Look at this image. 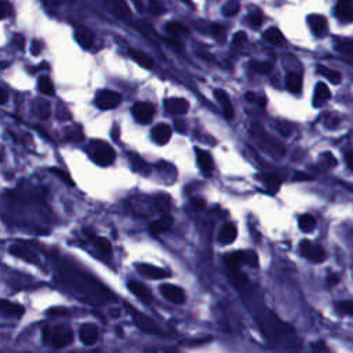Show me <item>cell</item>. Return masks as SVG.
<instances>
[{
  "label": "cell",
  "mask_w": 353,
  "mask_h": 353,
  "mask_svg": "<svg viewBox=\"0 0 353 353\" xmlns=\"http://www.w3.org/2000/svg\"><path fill=\"white\" fill-rule=\"evenodd\" d=\"M47 313L48 314H54V316H66V314H69V311L65 309V308H53Z\"/></svg>",
  "instance_id": "obj_46"
},
{
  "label": "cell",
  "mask_w": 353,
  "mask_h": 353,
  "mask_svg": "<svg viewBox=\"0 0 353 353\" xmlns=\"http://www.w3.org/2000/svg\"><path fill=\"white\" fill-rule=\"evenodd\" d=\"M75 38L81 47L90 48L94 44V33L87 28H78V31L75 33Z\"/></svg>",
  "instance_id": "obj_21"
},
{
  "label": "cell",
  "mask_w": 353,
  "mask_h": 353,
  "mask_svg": "<svg viewBox=\"0 0 353 353\" xmlns=\"http://www.w3.org/2000/svg\"><path fill=\"white\" fill-rule=\"evenodd\" d=\"M196 157H197V164L201 169L203 173L210 174L213 169H214V163H213V157L207 151L200 149V148H196Z\"/></svg>",
  "instance_id": "obj_17"
},
{
  "label": "cell",
  "mask_w": 353,
  "mask_h": 353,
  "mask_svg": "<svg viewBox=\"0 0 353 353\" xmlns=\"http://www.w3.org/2000/svg\"><path fill=\"white\" fill-rule=\"evenodd\" d=\"M160 294L171 304L181 305L185 302V291L176 284H161Z\"/></svg>",
  "instance_id": "obj_7"
},
{
  "label": "cell",
  "mask_w": 353,
  "mask_h": 353,
  "mask_svg": "<svg viewBox=\"0 0 353 353\" xmlns=\"http://www.w3.org/2000/svg\"><path fill=\"white\" fill-rule=\"evenodd\" d=\"M121 96L112 90H101L96 96V105L99 109H113L120 104Z\"/></svg>",
  "instance_id": "obj_4"
},
{
  "label": "cell",
  "mask_w": 353,
  "mask_h": 353,
  "mask_svg": "<svg viewBox=\"0 0 353 353\" xmlns=\"http://www.w3.org/2000/svg\"><path fill=\"white\" fill-rule=\"evenodd\" d=\"M98 329H97L94 324H84L81 326L80 331H79V337L80 341L84 345H93L96 344L97 339H98Z\"/></svg>",
  "instance_id": "obj_15"
},
{
  "label": "cell",
  "mask_w": 353,
  "mask_h": 353,
  "mask_svg": "<svg viewBox=\"0 0 353 353\" xmlns=\"http://www.w3.org/2000/svg\"><path fill=\"white\" fill-rule=\"evenodd\" d=\"M88 151H90L91 157L99 166H109L115 161V157H116V153L112 149V146H109L104 141H93L90 144Z\"/></svg>",
  "instance_id": "obj_1"
},
{
  "label": "cell",
  "mask_w": 353,
  "mask_h": 353,
  "mask_svg": "<svg viewBox=\"0 0 353 353\" xmlns=\"http://www.w3.org/2000/svg\"><path fill=\"white\" fill-rule=\"evenodd\" d=\"M171 225H173V217L170 214H164L163 217L153 221L152 224L149 225V231L152 235H159V233L169 231Z\"/></svg>",
  "instance_id": "obj_18"
},
{
  "label": "cell",
  "mask_w": 353,
  "mask_h": 353,
  "mask_svg": "<svg viewBox=\"0 0 353 353\" xmlns=\"http://www.w3.org/2000/svg\"><path fill=\"white\" fill-rule=\"evenodd\" d=\"M246 99L247 101H250V102H255V96H254V93H251V91H249V93H246Z\"/></svg>",
  "instance_id": "obj_54"
},
{
  "label": "cell",
  "mask_w": 353,
  "mask_h": 353,
  "mask_svg": "<svg viewBox=\"0 0 353 353\" xmlns=\"http://www.w3.org/2000/svg\"><path fill=\"white\" fill-rule=\"evenodd\" d=\"M335 48H337L338 51H341V53H345V54H353V41H351V40L338 41Z\"/></svg>",
  "instance_id": "obj_38"
},
{
  "label": "cell",
  "mask_w": 353,
  "mask_h": 353,
  "mask_svg": "<svg viewBox=\"0 0 353 353\" xmlns=\"http://www.w3.org/2000/svg\"><path fill=\"white\" fill-rule=\"evenodd\" d=\"M299 253L302 257L314 264H320L327 258V254L320 244H314L309 240H302L299 243Z\"/></svg>",
  "instance_id": "obj_2"
},
{
  "label": "cell",
  "mask_w": 353,
  "mask_h": 353,
  "mask_svg": "<svg viewBox=\"0 0 353 353\" xmlns=\"http://www.w3.org/2000/svg\"><path fill=\"white\" fill-rule=\"evenodd\" d=\"M41 339H43V344L44 345H50V341H51V327H44L43 333H41Z\"/></svg>",
  "instance_id": "obj_45"
},
{
  "label": "cell",
  "mask_w": 353,
  "mask_h": 353,
  "mask_svg": "<svg viewBox=\"0 0 353 353\" xmlns=\"http://www.w3.org/2000/svg\"><path fill=\"white\" fill-rule=\"evenodd\" d=\"M130 57L136 61L137 64L141 65L142 68H152L153 66V59L148 54L142 53L141 50H137V48H131L129 51Z\"/></svg>",
  "instance_id": "obj_26"
},
{
  "label": "cell",
  "mask_w": 353,
  "mask_h": 353,
  "mask_svg": "<svg viewBox=\"0 0 353 353\" xmlns=\"http://www.w3.org/2000/svg\"><path fill=\"white\" fill-rule=\"evenodd\" d=\"M47 4H51V6H58L59 3H62L64 0H44Z\"/></svg>",
  "instance_id": "obj_55"
},
{
  "label": "cell",
  "mask_w": 353,
  "mask_h": 353,
  "mask_svg": "<svg viewBox=\"0 0 353 353\" xmlns=\"http://www.w3.org/2000/svg\"><path fill=\"white\" fill-rule=\"evenodd\" d=\"M236 236H237V229H236L235 224L228 222V224L224 225V228L219 232V241L222 244H231L236 240Z\"/></svg>",
  "instance_id": "obj_23"
},
{
  "label": "cell",
  "mask_w": 353,
  "mask_h": 353,
  "mask_svg": "<svg viewBox=\"0 0 353 353\" xmlns=\"http://www.w3.org/2000/svg\"><path fill=\"white\" fill-rule=\"evenodd\" d=\"M239 10H240V4L235 0H231L222 7V14L226 17H233L239 13Z\"/></svg>",
  "instance_id": "obj_35"
},
{
  "label": "cell",
  "mask_w": 353,
  "mask_h": 353,
  "mask_svg": "<svg viewBox=\"0 0 353 353\" xmlns=\"http://www.w3.org/2000/svg\"><path fill=\"white\" fill-rule=\"evenodd\" d=\"M10 253L14 255V257L21 258L24 259L26 262H38V257L36 254L33 253L32 250L28 249V247H24V246H18V244H14L10 247Z\"/></svg>",
  "instance_id": "obj_20"
},
{
  "label": "cell",
  "mask_w": 353,
  "mask_h": 353,
  "mask_svg": "<svg viewBox=\"0 0 353 353\" xmlns=\"http://www.w3.org/2000/svg\"><path fill=\"white\" fill-rule=\"evenodd\" d=\"M36 112L38 115L40 116L41 119H48L50 118V115H51V106L48 102L46 101H36Z\"/></svg>",
  "instance_id": "obj_34"
},
{
  "label": "cell",
  "mask_w": 353,
  "mask_h": 353,
  "mask_svg": "<svg viewBox=\"0 0 353 353\" xmlns=\"http://www.w3.org/2000/svg\"><path fill=\"white\" fill-rule=\"evenodd\" d=\"M308 22H309V26H311V29H312L313 35H316V36H323V35H326L327 32V20H326V17L323 16H309L308 18Z\"/></svg>",
  "instance_id": "obj_16"
},
{
  "label": "cell",
  "mask_w": 353,
  "mask_h": 353,
  "mask_svg": "<svg viewBox=\"0 0 353 353\" xmlns=\"http://www.w3.org/2000/svg\"><path fill=\"white\" fill-rule=\"evenodd\" d=\"M1 159H3V151L0 149V161H1Z\"/></svg>",
  "instance_id": "obj_59"
},
{
  "label": "cell",
  "mask_w": 353,
  "mask_h": 353,
  "mask_svg": "<svg viewBox=\"0 0 353 353\" xmlns=\"http://www.w3.org/2000/svg\"><path fill=\"white\" fill-rule=\"evenodd\" d=\"M0 312L7 314V316H14V317H21L24 314V306L14 304L7 299H0Z\"/></svg>",
  "instance_id": "obj_19"
},
{
  "label": "cell",
  "mask_w": 353,
  "mask_h": 353,
  "mask_svg": "<svg viewBox=\"0 0 353 353\" xmlns=\"http://www.w3.org/2000/svg\"><path fill=\"white\" fill-rule=\"evenodd\" d=\"M164 108L173 115H185L189 109V102L184 98H169L164 101Z\"/></svg>",
  "instance_id": "obj_11"
},
{
  "label": "cell",
  "mask_w": 353,
  "mask_h": 353,
  "mask_svg": "<svg viewBox=\"0 0 353 353\" xmlns=\"http://www.w3.org/2000/svg\"><path fill=\"white\" fill-rule=\"evenodd\" d=\"M258 178L264 182L266 189H268V192L276 193L279 191L281 181L277 176H275V174H262V176H258Z\"/></svg>",
  "instance_id": "obj_25"
},
{
  "label": "cell",
  "mask_w": 353,
  "mask_h": 353,
  "mask_svg": "<svg viewBox=\"0 0 353 353\" xmlns=\"http://www.w3.org/2000/svg\"><path fill=\"white\" fill-rule=\"evenodd\" d=\"M73 341V331L69 326H65V324H59L54 329H51V341H50V345L57 349H61L65 348L66 345H69Z\"/></svg>",
  "instance_id": "obj_3"
},
{
  "label": "cell",
  "mask_w": 353,
  "mask_h": 353,
  "mask_svg": "<svg viewBox=\"0 0 353 353\" xmlns=\"http://www.w3.org/2000/svg\"><path fill=\"white\" fill-rule=\"evenodd\" d=\"M127 287L129 290L136 295L139 301H142L144 304L146 305H149V304H152L153 301V297H152V293L149 291L148 287H145L142 283H139V281H136V280H131L129 281V284H127Z\"/></svg>",
  "instance_id": "obj_9"
},
{
  "label": "cell",
  "mask_w": 353,
  "mask_h": 353,
  "mask_svg": "<svg viewBox=\"0 0 353 353\" xmlns=\"http://www.w3.org/2000/svg\"><path fill=\"white\" fill-rule=\"evenodd\" d=\"M286 87L291 93H299L302 90V78L299 73L289 72L286 76Z\"/></svg>",
  "instance_id": "obj_24"
},
{
  "label": "cell",
  "mask_w": 353,
  "mask_h": 353,
  "mask_svg": "<svg viewBox=\"0 0 353 353\" xmlns=\"http://www.w3.org/2000/svg\"><path fill=\"white\" fill-rule=\"evenodd\" d=\"M335 309L345 316H353V301H341L335 304Z\"/></svg>",
  "instance_id": "obj_36"
},
{
  "label": "cell",
  "mask_w": 353,
  "mask_h": 353,
  "mask_svg": "<svg viewBox=\"0 0 353 353\" xmlns=\"http://www.w3.org/2000/svg\"><path fill=\"white\" fill-rule=\"evenodd\" d=\"M317 72L320 73L321 76H324L330 83H334V84L341 83V79H342L341 73L338 72V71H333V69H330L327 66H323V65L317 66Z\"/></svg>",
  "instance_id": "obj_27"
},
{
  "label": "cell",
  "mask_w": 353,
  "mask_h": 353,
  "mask_svg": "<svg viewBox=\"0 0 353 353\" xmlns=\"http://www.w3.org/2000/svg\"><path fill=\"white\" fill-rule=\"evenodd\" d=\"M152 138L156 144L164 145L167 144L171 138V127L167 123H159L152 129Z\"/></svg>",
  "instance_id": "obj_13"
},
{
  "label": "cell",
  "mask_w": 353,
  "mask_h": 353,
  "mask_svg": "<svg viewBox=\"0 0 353 353\" xmlns=\"http://www.w3.org/2000/svg\"><path fill=\"white\" fill-rule=\"evenodd\" d=\"M0 68H1V65H0Z\"/></svg>",
  "instance_id": "obj_60"
},
{
  "label": "cell",
  "mask_w": 353,
  "mask_h": 353,
  "mask_svg": "<svg viewBox=\"0 0 353 353\" xmlns=\"http://www.w3.org/2000/svg\"><path fill=\"white\" fill-rule=\"evenodd\" d=\"M104 1L108 10L116 17L126 20L131 16V11H130V7L127 6L126 0H104Z\"/></svg>",
  "instance_id": "obj_10"
},
{
  "label": "cell",
  "mask_w": 353,
  "mask_h": 353,
  "mask_svg": "<svg viewBox=\"0 0 353 353\" xmlns=\"http://www.w3.org/2000/svg\"><path fill=\"white\" fill-rule=\"evenodd\" d=\"M262 36H264L265 40L272 43V44H281V43H284V36H283V33H281L277 28H269L268 31H265Z\"/></svg>",
  "instance_id": "obj_31"
},
{
  "label": "cell",
  "mask_w": 353,
  "mask_h": 353,
  "mask_svg": "<svg viewBox=\"0 0 353 353\" xmlns=\"http://www.w3.org/2000/svg\"><path fill=\"white\" fill-rule=\"evenodd\" d=\"M149 10H151L152 14H160V13H163L164 8L157 0H149Z\"/></svg>",
  "instance_id": "obj_41"
},
{
  "label": "cell",
  "mask_w": 353,
  "mask_h": 353,
  "mask_svg": "<svg viewBox=\"0 0 353 353\" xmlns=\"http://www.w3.org/2000/svg\"><path fill=\"white\" fill-rule=\"evenodd\" d=\"M335 14L342 22H353L352 0H338L335 6Z\"/></svg>",
  "instance_id": "obj_12"
},
{
  "label": "cell",
  "mask_w": 353,
  "mask_h": 353,
  "mask_svg": "<svg viewBox=\"0 0 353 353\" xmlns=\"http://www.w3.org/2000/svg\"><path fill=\"white\" fill-rule=\"evenodd\" d=\"M211 33H213V35H216V36H219L221 33H224V28L218 24L211 25Z\"/></svg>",
  "instance_id": "obj_49"
},
{
  "label": "cell",
  "mask_w": 353,
  "mask_h": 353,
  "mask_svg": "<svg viewBox=\"0 0 353 353\" xmlns=\"http://www.w3.org/2000/svg\"><path fill=\"white\" fill-rule=\"evenodd\" d=\"M192 204L196 209H204L206 207V201L203 199H192Z\"/></svg>",
  "instance_id": "obj_50"
},
{
  "label": "cell",
  "mask_w": 353,
  "mask_h": 353,
  "mask_svg": "<svg viewBox=\"0 0 353 353\" xmlns=\"http://www.w3.org/2000/svg\"><path fill=\"white\" fill-rule=\"evenodd\" d=\"M346 164L353 171V153H348L346 155Z\"/></svg>",
  "instance_id": "obj_53"
},
{
  "label": "cell",
  "mask_w": 353,
  "mask_h": 353,
  "mask_svg": "<svg viewBox=\"0 0 353 353\" xmlns=\"http://www.w3.org/2000/svg\"><path fill=\"white\" fill-rule=\"evenodd\" d=\"M253 68H254L258 73H268V72H271V69H272V64H271V62L253 64Z\"/></svg>",
  "instance_id": "obj_40"
},
{
  "label": "cell",
  "mask_w": 353,
  "mask_h": 353,
  "mask_svg": "<svg viewBox=\"0 0 353 353\" xmlns=\"http://www.w3.org/2000/svg\"><path fill=\"white\" fill-rule=\"evenodd\" d=\"M51 173H54V174H56V176H59L61 179H64V181H65V182H66V184L73 185L72 179H71V178H69V176H68V174H66L65 171H62V170H59V169H51Z\"/></svg>",
  "instance_id": "obj_44"
},
{
  "label": "cell",
  "mask_w": 353,
  "mask_h": 353,
  "mask_svg": "<svg viewBox=\"0 0 353 353\" xmlns=\"http://www.w3.org/2000/svg\"><path fill=\"white\" fill-rule=\"evenodd\" d=\"M338 281H339V279H338L337 275H331L329 279H327V284H329V286H335Z\"/></svg>",
  "instance_id": "obj_52"
},
{
  "label": "cell",
  "mask_w": 353,
  "mask_h": 353,
  "mask_svg": "<svg viewBox=\"0 0 353 353\" xmlns=\"http://www.w3.org/2000/svg\"><path fill=\"white\" fill-rule=\"evenodd\" d=\"M166 31H167L171 36H174V38H181V36L189 33L188 26L181 24V22H169V24L166 25Z\"/></svg>",
  "instance_id": "obj_30"
},
{
  "label": "cell",
  "mask_w": 353,
  "mask_h": 353,
  "mask_svg": "<svg viewBox=\"0 0 353 353\" xmlns=\"http://www.w3.org/2000/svg\"><path fill=\"white\" fill-rule=\"evenodd\" d=\"M10 13V6L6 0H0V20H4Z\"/></svg>",
  "instance_id": "obj_43"
},
{
  "label": "cell",
  "mask_w": 353,
  "mask_h": 353,
  "mask_svg": "<svg viewBox=\"0 0 353 353\" xmlns=\"http://www.w3.org/2000/svg\"><path fill=\"white\" fill-rule=\"evenodd\" d=\"M90 239L93 241V244H94L101 253H104V254H111L112 246H111V241L108 240V239H105L102 236H96V235H91Z\"/></svg>",
  "instance_id": "obj_29"
},
{
  "label": "cell",
  "mask_w": 353,
  "mask_h": 353,
  "mask_svg": "<svg viewBox=\"0 0 353 353\" xmlns=\"http://www.w3.org/2000/svg\"><path fill=\"white\" fill-rule=\"evenodd\" d=\"M246 40H247L246 33L237 32V33H235V36H233V39H232V43L235 44V46H240V44H244Z\"/></svg>",
  "instance_id": "obj_42"
},
{
  "label": "cell",
  "mask_w": 353,
  "mask_h": 353,
  "mask_svg": "<svg viewBox=\"0 0 353 353\" xmlns=\"http://www.w3.org/2000/svg\"><path fill=\"white\" fill-rule=\"evenodd\" d=\"M7 99H8L7 93H6L3 88L0 87V104H6V102H7Z\"/></svg>",
  "instance_id": "obj_51"
},
{
  "label": "cell",
  "mask_w": 353,
  "mask_h": 353,
  "mask_svg": "<svg viewBox=\"0 0 353 353\" xmlns=\"http://www.w3.org/2000/svg\"><path fill=\"white\" fill-rule=\"evenodd\" d=\"M134 4H136V7L139 10V11H142L144 7H142V1L141 0H134Z\"/></svg>",
  "instance_id": "obj_56"
},
{
  "label": "cell",
  "mask_w": 353,
  "mask_h": 353,
  "mask_svg": "<svg viewBox=\"0 0 353 353\" xmlns=\"http://www.w3.org/2000/svg\"><path fill=\"white\" fill-rule=\"evenodd\" d=\"M298 225H299V229L302 232H312L313 229L316 228V219L311 214H304V216L299 217Z\"/></svg>",
  "instance_id": "obj_32"
},
{
  "label": "cell",
  "mask_w": 353,
  "mask_h": 353,
  "mask_svg": "<svg viewBox=\"0 0 353 353\" xmlns=\"http://www.w3.org/2000/svg\"><path fill=\"white\" fill-rule=\"evenodd\" d=\"M225 262L231 269H237L241 264H244V253L243 251H235L225 257Z\"/></svg>",
  "instance_id": "obj_28"
},
{
  "label": "cell",
  "mask_w": 353,
  "mask_h": 353,
  "mask_svg": "<svg viewBox=\"0 0 353 353\" xmlns=\"http://www.w3.org/2000/svg\"><path fill=\"white\" fill-rule=\"evenodd\" d=\"M137 272L146 279H151V280H160V279H166L170 276V273L167 271L149 264L137 265Z\"/></svg>",
  "instance_id": "obj_8"
},
{
  "label": "cell",
  "mask_w": 353,
  "mask_h": 353,
  "mask_svg": "<svg viewBox=\"0 0 353 353\" xmlns=\"http://www.w3.org/2000/svg\"><path fill=\"white\" fill-rule=\"evenodd\" d=\"M255 101H257L259 106H265V105H266V99H265L264 97H261V98H257Z\"/></svg>",
  "instance_id": "obj_57"
},
{
  "label": "cell",
  "mask_w": 353,
  "mask_h": 353,
  "mask_svg": "<svg viewBox=\"0 0 353 353\" xmlns=\"http://www.w3.org/2000/svg\"><path fill=\"white\" fill-rule=\"evenodd\" d=\"M131 314H133V320L136 323V326L139 330H142L145 333H149V334H156V335H160L161 330L156 326V323L149 319L146 314L141 312H137L134 309H131Z\"/></svg>",
  "instance_id": "obj_5"
},
{
  "label": "cell",
  "mask_w": 353,
  "mask_h": 353,
  "mask_svg": "<svg viewBox=\"0 0 353 353\" xmlns=\"http://www.w3.org/2000/svg\"><path fill=\"white\" fill-rule=\"evenodd\" d=\"M330 97H331V91H330L329 86H327L326 83L320 81V83H317L316 90H314L313 105H314V106H321V104H323L324 101L330 99Z\"/></svg>",
  "instance_id": "obj_22"
},
{
  "label": "cell",
  "mask_w": 353,
  "mask_h": 353,
  "mask_svg": "<svg viewBox=\"0 0 353 353\" xmlns=\"http://www.w3.org/2000/svg\"><path fill=\"white\" fill-rule=\"evenodd\" d=\"M131 164H133V167L138 171V173H148V164L145 163L141 157H138L136 155H131Z\"/></svg>",
  "instance_id": "obj_37"
},
{
  "label": "cell",
  "mask_w": 353,
  "mask_h": 353,
  "mask_svg": "<svg viewBox=\"0 0 353 353\" xmlns=\"http://www.w3.org/2000/svg\"><path fill=\"white\" fill-rule=\"evenodd\" d=\"M214 97H216V99L218 101V104L221 105V108H222V111H224L225 116H226L228 119H232L233 116H235V111H233L232 102H231L229 96L225 93L224 90L218 88V90L214 91Z\"/></svg>",
  "instance_id": "obj_14"
},
{
  "label": "cell",
  "mask_w": 353,
  "mask_h": 353,
  "mask_svg": "<svg viewBox=\"0 0 353 353\" xmlns=\"http://www.w3.org/2000/svg\"><path fill=\"white\" fill-rule=\"evenodd\" d=\"M133 115L136 118V120L141 124H148L151 123L155 115V106L149 102H137L133 106Z\"/></svg>",
  "instance_id": "obj_6"
},
{
  "label": "cell",
  "mask_w": 353,
  "mask_h": 353,
  "mask_svg": "<svg viewBox=\"0 0 353 353\" xmlns=\"http://www.w3.org/2000/svg\"><path fill=\"white\" fill-rule=\"evenodd\" d=\"M41 51V43L39 40L32 41V47H31V53L33 56H39Z\"/></svg>",
  "instance_id": "obj_47"
},
{
  "label": "cell",
  "mask_w": 353,
  "mask_h": 353,
  "mask_svg": "<svg viewBox=\"0 0 353 353\" xmlns=\"http://www.w3.org/2000/svg\"><path fill=\"white\" fill-rule=\"evenodd\" d=\"M297 178H298V179H309V178H311V176H304V174H298Z\"/></svg>",
  "instance_id": "obj_58"
},
{
  "label": "cell",
  "mask_w": 353,
  "mask_h": 353,
  "mask_svg": "<svg viewBox=\"0 0 353 353\" xmlns=\"http://www.w3.org/2000/svg\"><path fill=\"white\" fill-rule=\"evenodd\" d=\"M39 91L44 96H53L54 94V84L48 76H41L39 79Z\"/></svg>",
  "instance_id": "obj_33"
},
{
  "label": "cell",
  "mask_w": 353,
  "mask_h": 353,
  "mask_svg": "<svg viewBox=\"0 0 353 353\" xmlns=\"http://www.w3.org/2000/svg\"><path fill=\"white\" fill-rule=\"evenodd\" d=\"M14 44H16L20 50H24L25 46L24 36H21V35H14Z\"/></svg>",
  "instance_id": "obj_48"
},
{
  "label": "cell",
  "mask_w": 353,
  "mask_h": 353,
  "mask_svg": "<svg viewBox=\"0 0 353 353\" xmlns=\"http://www.w3.org/2000/svg\"><path fill=\"white\" fill-rule=\"evenodd\" d=\"M249 22L251 26L258 28V26H261L262 22H264V16H262L259 11H254V13H251L249 16Z\"/></svg>",
  "instance_id": "obj_39"
}]
</instances>
